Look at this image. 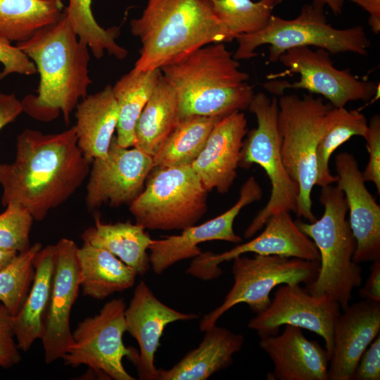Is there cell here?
<instances>
[{
  "label": "cell",
  "instance_id": "obj_1",
  "mask_svg": "<svg viewBox=\"0 0 380 380\" xmlns=\"http://www.w3.org/2000/svg\"><path fill=\"white\" fill-rule=\"evenodd\" d=\"M89 163L77 145L75 125L46 134L25 129L17 137L13 162L0 163L1 203L16 204L42 221L82 185Z\"/></svg>",
  "mask_w": 380,
  "mask_h": 380
},
{
  "label": "cell",
  "instance_id": "obj_2",
  "mask_svg": "<svg viewBox=\"0 0 380 380\" xmlns=\"http://www.w3.org/2000/svg\"><path fill=\"white\" fill-rule=\"evenodd\" d=\"M39 74L37 95L21 101L23 111L34 119L50 122L63 114L66 125L92 83L89 75V47L81 42L65 13L60 20L16 43Z\"/></svg>",
  "mask_w": 380,
  "mask_h": 380
},
{
  "label": "cell",
  "instance_id": "obj_3",
  "mask_svg": "<svg viewBox=\"0 0 380 380\" xmlns=\"http://www.w3.org/2000/svg\"><path fill=\"white\" fill-rule=\"evenodd\" d=\"M130 28L141 44L137 71L160 69L205 45L230 42L211 0H148Z\"/></svg>",
  "mask_w": 380,
  "mask_h": 380
},
{
  "label": "cell",
  "instance_id": "obj_4",
  "mask_svg": "<svg viewBox=\"0 0 380 380\" xmlns=\"http://www.w3.org/2000/svg\"><path fill=\"white\" fill-rule=\"evenodd\" d=\"M224 43L202 46L160 68L174 89L180 120L191 116H225L248 109L254 96L249 75Z\"/></svg>",
  "mask_w": 380,
  "mask_h": 380
},
{
  "label": "cell",
  "instance_id": "obj_5",
  "mask_svg": "<svg viewBox=\"0 0 380 380\" xmlns=\"http://www.w3.org/2000/svg\"><path fill=\"white\" fill-rule=\"evenodd\" d=\"M321 188L322 217L313 222L296 221L314 242L320 257L318 274L305 289L312 295L328 296L344 310L353 290L361 285L362 268L353 261L356 241L346 219L348 211L343 192L332 184Z\"/></svg>",
  "mask_w": 380,
  "mask_h": 380
},
{
  "label": "cell",
  "instance_id": "obj_6",
  "mask_svg": "<svg viewBox=\"0 0 380 380\" xmlns=\"http://www.w3.org/2000/svg\"><path fill=\"white\" fill-rule=\"evenodd\" d=\"M236 39L238 48L233 53L236 60L253 58L258 56V47L268 44L270 63L278 61L282 53L295 47L315 46L330 54L351 52L366 56L371 46L362 25L336 29L328 23L324 6L313 2L305 4L293 19L272 15L263 30L240 35Z\"/></svg>",
  "mask_w": 380,
  "mask_h": 380
},
{
  "label": "cell",
  "instance_id": "obj_7",
  "mask_svg": "<svg viewBox=\"0 0 380 380\" xmlns=\"http://www.w3.org/2000/svg\"><path fill=\"white\" fill-rule=\"evenodd\" d=\"M278 105L282 160L289 175L299 186L296 213L297 217L313 222L317 220L311 198L317 176L316 152L325 115L332 105L312 94L302 97L281 95Z\"/></svg>",
  "mask_w": 380,
  "mask_h": 380
},
{
  "label": "cell",
  "instance_id": "obj_8",
  "mask_svg": "<svg viewBox=\"0 0 380 380\" xmlns=\"http://www.w3.org/2000/svg\"><path fill=\"white\" fill-rule=\"evenodd\" d=\"M208 192L191 165L154 167L129 211L145 229L183 230L207 212Z\"/></svg>",
  "mask_w": 380,
  "mask_h": 380
},
{
  "label": "cell",
  "instance_id": "obj_9",
  "mask_svg": "<svg viewBox=\"0 0 380 380\" xmlns=\"http://www.w3.org/2000/svg\"><path fill=\"white\" fill-rule=\"evenodd\" d=\"M248 110L257 119V127L247 132L243 139L239 167L260 166L271 184L269 200L246 229L243 236L250 239L262 229L272 215L281 211L296 213L298 184L290 177L282 160L278 129V99L259 92Z\"/></svg>",
  "mask_w": 380,
  "mask_h": 380
},
{
  "label": "cell",
  "instance_id": "obj_10",
  "mask_svg": "<svg viewBox=\"0 0 380 380\" xmlns=\"http://www.w3.org/2000/svg\"><path fill=\"white\" fill-rule=\"evenodd\" d=\"M234 284L220 305L205 315L199 323L201 331L215 326L234 306L247 304L255 314L266 309L270 294L281 284L312 283L319 270V261L281 255H244L233 260Z\"/></svg>",
  "mask_w": 380,
  "mask_h": 380
},
{
  "label": "cell",
  "instance_id": "obj_11",
  "mask_svg": "<svg viewBox=\"0 0 380 380\" xmlns=\"http://www.w3.org/2000/svg\"><path fill=\"white\" fill-rule=\"evenodd\" d=\"M126 307L122 298L112 299L99 314L80 322L72 333V343L62 357L64 365H87L98 376L108 379L134 380L122 364L125 357L134 365L139 357V352L123 342Z\"/></svg>",
  "mask_w": 380,
  "mask_h": 380
},
{
  "label": "cell",
  "instance_id": "obj_12",
  "mask_svg": "<svg viewBox=\"0 0 380 380\" xmlns=\"http://www.w3.org/2000/svg\"><path fill=\"white\" fill-rule=\"evenodd\" d=\"M278 61L287 68L278 77L299 74L300 80L293 83L277 80L266 82L265 89L276 95H283L288 89H303L310 94L322 95L332 106L339 108L350 101H368L379 89V84L360 79L349 69L336 68L330 53L324 49L313 51L308 46L292 48L282 53Z\"/></svg>",
  "mask_w": 380,
  "mask_h": 380
},
{
  "label": "cell",
  "instance_id": "obj_13",
  "mask_svg": "<svg viewBox=\"0 0 380 380\" xmlns=\"http://www.w3.org/2000/svg\"><path fill=\"white\" fill-rule=\"evenodd\" d=\"M340 310L335 300L325 295H312L300 284H281L268 307L257 313L248 327L256 331L260 338L277 335L282 325L305 329L324 339L330 360Z\"/></svg>",
  "mask_w": 380,
  "mask_h": 380
},
{
  "label": "cell",
  "instance_id": "obj_14",
  "mask_svg": "<svg viewBox=\"0 0 380 380\" xmlns=\"http://www.w3.org/2000/svg\"><path fill=\"white\" fill-rule=\"evenodd\" d=\"M91 162L85 198L89 210L106 203L111 207L130 204L143 191L154 167L152 156L134 146H120L115 137L107 155Z\"/></svg>",
  "mask_w": 380,
  "mask_h": 380
},
{
  "label": "cell",
  "instance_id": "obj_15",
  "mask_svg": "<svg viewBox=\"0 0 380 380\" xmlns=\"http://www.w3.org/2000/svg\"><path fill=\"white\" fill-rule=\"evenodd\" d=\"M258 236L229 251L218 254L202 252L193 259L186 273L204 281L216 279L222 273L221 263L248 253L319 261L315 244L298 228L289 212L281 211L272 215Z\"/></svg>",
  "mask_w": 380,
  "mask_h": 380
},
{
  "label": "cell",
  "instance_id": "obj_16",
  "mask_svg": "<svg viewBox=\"0 0 380 380\" xmlns=\"http://www.w3.org/2000/svg\"><path fill=\"white\" fill-rule=\"evenodd\" d=\"M262 191L254 177H250L240 189L236 203L221 215L201 224L182 230L178 235L153 239L149 246V262L153 272L160 275L178 262L199 255L198 244L210 241L240 243L242 238L234 232L233 224L239 212L262 198Z\"/></svg>",
  "mask_w": 380,
  "mask_h": 380
},
{
  "label": "cell",
  "instance_id": "obj_17",
  "mask_svg": "<svg viewBox=\"0 0 380 380\" xmlns=\"http://www.w3.org/2000/svg\"><path fill=\"white\" fill-rule=\"evenodd\" d=\"M56 246L54 274L44 332L41 339L46 364L62 358L72 343L70 313L80 288L78 246L66 238L61 239Z\"/></svg>",
  "mask_w": 380,
  "mask_h": 380
},
{
  "label": "cell",
  "instance_id": "obj_18",
  "mask_svg": "<svg viewBox=\"0 0 380 380\" xmlns=\"http://www.w3.org/2000/svg\"><path fill=\"white\" fill-rule=\"evenodd\" d=\"M337 186L343 192L349 211V224L356 241L353 261L380 258V206L365 185L355 157L341 152L335 157Z\"/></svg>",
  "mask_w": 380,
  "mask_h": 380
},
{
  "label": "cell",
  "instance_id": "obj_19",
  "mask_svg": "<svg viewBox=\"0 0 380 380\" xmlns=\"http://www.w3.org/2000/svg\"><path fill=\"white\" fill-rule=\"evenodd\" d=\"M125 316L126 331L139 346V357L134 365L142 380H156L155 355L165 327L175 322L199 317L197 314L184 313L166 305L144 281L136 286Z\"/></svg>",
  "mask_w": 380,
  "mask_h": 380
},
{
  "label": "cell",
  "instance_id": "obj_20",
  "mask_svg": "<svg viewBox=\"0 0 380 380\" xmlns=\"http://www.w3.org/2000/svg\"><path fill=\"white\" fill-rule=\"evenodd\" d=\"M248 132L241 111L222 117L214 126L205 145L191 164L205 189L229 191L237 177L243 141Z\"/></svg>",
  "mask_w": 380,
  "mask_h": 380
},
{
  "label": "cell",
  "instance_id": "obj_21",
  "mask_svg": "<svg viewBox=\"0 0 380 380\" xmlns=\"http://www.w3.org/2000/svg\"><path fill=\"white\" fill-rule=\"evenodd\" d=\"M379 332L380 301L363 299L349 305L334 325L329 380H351L362 355Z\"/></svg>",
  "mask_w": 380,
  "mask_h": 380
},
{
  "label": "cell",
  "instance_id": "obj_22",
  "mask_svg": "<svg viewBox=\"0 0 380 380\" xmlns=\"http://www.w3.org/2000/svg\"><path fill=\"white\" fill-rule=\"evenodd\" d=\"M259 345L273 362L268 380H329L327 351L301 328L286 324L281 334L261 337Z\"/></svg>",
  "mask_w": 380,
  "mask_h": 380
},
{
  "label": "cell",
  "instance_id": "obj_23",
  "mask_svg": "<svg viewBox=\"0 0 380 380\" xmlns=\"http://www.w3.org/2000/svg\"><path fill=\"white\" fill-rule=\"evenodd\" d=\"M205 332L199 346L172 367L158 369L156 380H205L229 367L244 336L216 324Z\"/></svg>",
  "mask_w": 380,
  "mask_h": 380
},
{
  "label": "cell",
  "instance_id": "obj_24",
  "mask_svg": "<svg viewBox=\"0 0 380 380\" xmlns=\"http://www.w3.org/2000/svg\"><path fill=\"white\" fill-rule=\"evenodd\" d=\"M56 258V246L42 248L34 260V276L30 291L18 312L12 317L17 346L26 352L44 332Z\"/></svg>",
  "mask_w": 380,
  "mask_h": 380
},
{
  "label": "cell",
  "instance_id": "obj_25",
  "mask_svg": "<svg viewBox=\"0 0 380 380\" xmlns=\"http://www.w3.org/2000/svg\"><path fill=\"white\" fill-rule=\"evenodd\" d=\"M75 125L77 145L91 163L108 153L118 120L112 86L87 95L76 106Z\"/></svg>",
  "mask_w": 380,
  "mask_h": 380
},
{
  "label": "cell",
  "instance_id": "obj_26",
  "mask_svg": "<svg viewBox=\"0 0 380 380\" xmlns=\"http://www.w3.org/2000/svg\"><path fill=\"white\" fill-rule=\"evenodd\" d=\"M77 255L84 296L103 300L135 283L137 272L105 249L84 243Z\"/></svg>",
  "mask_w": 380,
  "mask_h": 380
},
{
  "label": "cell",
  "instance_id": "obj_27",
  "mask_svg": "<svg viewBox=\"0 0 380 380\" xmlns=\"http://www.w3.org/2000/svg\"><path fill=\"white\" fill-rule=\"evenodd\" d=\"M94 218V226L85 229L81 236L84 243L109 251L137 275H144L151 267L147 251L153 240L146 229L129 221L106 224L99 216Z\"/></svg>",
  "mask_w": 380,
  "mask_h": 380
},
{
  "label": "cell",
  "instance_id": "obj_28",
  "mask_svg": "<svg viewBox=\"0 0 380 380\" xmlns=\"http://www.w3.org/2000/svg\"><path fill=\"white\" fill-rule=\"evenodd\" d=\"M180 120L175 91L161 74L137 122L134 146L153 157Z\"/></svg>",
  "mask_w": 380,
  "mask_h": 380
},
{
  "label": "cell",
  "instance_id": "obj_29",
  "mask_svg": "<svg viewBox=\"0 0 380 380\" xmlns=\"http://www.w3.org/2000/svg\"><path fill=\"white\" fill-rule=\"evenodd\" d=\"M161 74L160 69L146 71L132 69L112 87L118 108L115 137L120 146L125 148L134 146L137 122Z\"/></svg>",
  "mask_w": 380,
  "mask_h": 380
},
{
  "label": "cell",
  "instance_id": "obj_30",
  "mask_svg": "<svg viewBox=\"0 0 380 380\" xmlns=\"http://www.w3.org/2000/svg\"><path fill=\"white\" fill-rule=\"evenodd\" d=\"M65 7L62 0H0V38L26 41L60 20Z\"/></svg>",
  "mask_w": 380,
  "mask_h": 380
},
{
  "label": "cell",
  "instance_id": "obj_31",
  "mask_svg": "<svg viewBox=\"0 0 380 380\" xmlns=\"http://www.w3.org/2000/svg\"><path fill=\"white\" fill-rule=\"evenodd\" d=\"M369 132L367 118L359 110L332 106L326 113L324 128L317 145L316 185L324 187L336 182L337 175L329 170V159L334 152L353 136L365 139Z\"/></svg>",
  "mask_w": 380,
  "mask_h": 380
},
{
  "label": "cell",
  "instance_id": "obj_32",
  "mask_svg": "<svg viewBox=\"0 0 380 380\" xmlns=\"http://www.w3.org/2000/svg\"><path fill=\"white\" fill-rule=\"evenodd\" d=\"M222 117L191 115L182 119L153 157L154 167L191 165Z\"/></svg>",
  "mask_w": 380,
  "mask_h": 380
},
{
  "label": "cell",
  "instance_id": "obj_33",
  "mask_svg": "<svg viewBox=\"0 0 380 380\" xmlns=\"http://www.w3.org/2000/svg\"><path fill=\"white\" fill-rule=\"evenodd\" d=\"M65 13L80 41L86 44L93 55L100 59L105 52L118 60L125 59L128 52L116 42L120 30L118 27L107 29L96 22L91 11V0H67Z\"/></svg>",
  "mask_w": 380,
  "mask_h": 380
},
{
  "label": "cell",
  "instance_id": "obj_34",
  "mask_svg": "<svg viewBox=\"0 0 380 380\" xmlns=\"http://www.w3.org/2000/svg\"><path fill=\"white\" fill-rule=\"evenodd\" d=\"M213 10L230 42L242 34L258 32L267 25L280 0H211Z\"/></svg>",
  "mask_w": 380,
  "mask_h": 380
},
{
  "label": "cell",
  "instance_id": "obj_35",
  "mask_svg": "<svg viewBox=\"0 0 380 380\" xmlns=\"http://www.w3.org/2000/svg\"><path fill=\"white\" fill-rule=\"evenodd\" d=\"M42 248L40 243H34L0 271V302L12 316L18 312L30 291L35 272L34 258Z\"/></svg>",
  "mask_w": 380,
  "mask_h": 380
},
{
  "label": "cell",
  "instance_id": "obj_36",
  "mask_svg": "<svg viewBox=\"0 0 380 380\" xmlns=\"http://www.w3.org/2000/svg\"><path fill=\"white\" fill-rule=\"evenodd\" d=\"M0 214V248L18 253L30 247V234L33 217L24 208L9 203Z\"/></svg>",
  "mask_w": 380,
  "mask_h": 380
},
{
  "label": "cell",
  "instance_id": "obj_37",
  "mask_svg": "<svg viewBox=\"0 0 380 380\" xmlns=\"http://www.w3.org/2000/svg\"><path fill=\"white\" fill-rule=\"evenodd\" d=\"M0 63L3 65L0 80L14 73L32 75L37 72L33 61L21 49L2 38H0Z\"/></svg>",
  "mask_w": 380,
  "mask_h": 380
},
{
  "label": "cell",
  "instance_id": "obj_38",
  "mask_svg": "<svg viewBox=\"0 0 380 380\" xmlns=\"http://www.w3.org/2000/svg\"><path fill=\"white\" fill-rule=\"evenodd\" d=\"M12 315L0 302V367L9 368L21 360L14 335Z\"/></svg>",
  "mask_w": 380,
  "mask_h": 380
},
{
  "label": "cell",
  "instance_id": "obj_39",
  "mask_svg": "<svg viewBox=\"0 0 380 380\" xmlns=\"http://www.w3.org/2000/svg\"><path fill=\"white\" fill-rule=\"evenodd\" d=\"M369 124L367 148L369 153L368 163L362 175L365 182H372L378 194H380V116L373 115Z\"/></svg>",
  "mask_w": 380,
  "mask_h": 380
},
{
  "label": "cell",
  "instance_id": "obj_40",
  "mask_svg": "<svg viewBox=\"0 0 380 380\" xmlns=\"http://www.w3.org/2000/svg\"><path fill=\"white\" fill-rule=\"evenodd\" d=\"M380 379V336H377L362 355L351 380Z\"/></svg>",
  "mask_w": 380,
  "mask_h": 380
},
{
  "label": "cell",
  "instance_id": "obj_41",
  "mask_svg": "<svg viewBox=\"0 0 380 380\" xmlns=\"http://www.w3.org/2000/svg\"><path fill=\"white\" fill-rule=\"evenodd\" d=\"M23 112L21 101L14 93L0 92V131Z\"/></svg>",
  "mask_w": 380,
  "mask_h": 380
},
{
  "label": "cell",
  "instance_id": "obj_42",
  "mask_svg": "<svg viewBox=\"0 0 380 380\" xmlns=\"http://www.w3.org/2000/svg\"><path fill=\"white\" fill-rule=\"evenodd\" d=\"M359 295L362 299L380 301V258L373 261L369 277Z\"/></svg>",
  "mask_w": 380,
  "mask_h": 380
},
{
  "label": "cell",
  "instance_id": "obj_43",
  "mask_svg": "<svg viewBox=\"0 0 380 380\" xmlns=\"http://www.w3.org/2000/svg\"><path fill=\"white\" fill-rule=\"evenodd\" d=\"M369 14V25L375 34L380 32V0H350Z\"/></svg>",
  "mask_w": 380,
  "mask_h": 380
},
{
  "label": "cell",
  "instance_id": "obj_44",
  "mask_svg": "<svg viewBox=\"0 0 380 380\" xmlns=\"http://www.w3.org/2000/svg\"><path fill=\"white\" fill-rule=\"evenodd\" d=\"M281 2L283 0H280ZM313 3L322 6H328L335 14H339L342 11L344 0H312Z\"/></svg>",
  "mask_w": 380,
  "mask_h": 380
},
{
  "label": "cell",
  "instance_id": "obj_45",
  "mask_svg": "<svg viewBox=\"0 0 380 380\" xmlns=\"http://www.w3.org/2000/svg\"><path fill=\"white\" fill-rule=\"evenodd\" d=\"M18 254L15 251L0 248V271L9 265Z\"/></svg>",
  "mask_w": 380,
  "mask_h": 380
}]
</instances>
